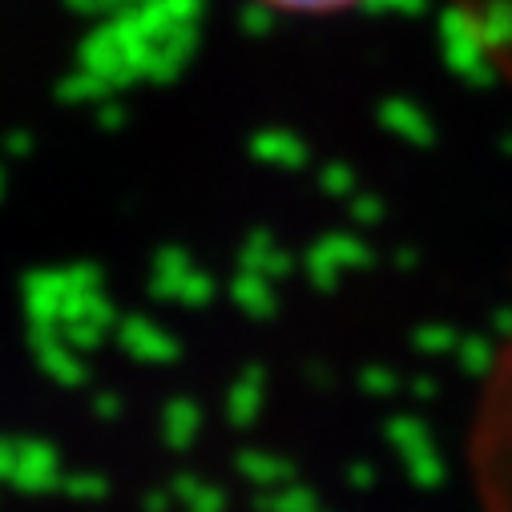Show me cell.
Listing matches in <instances>:
<instances>
[{
	"label": "cell",
	"mask_w": 512,
	"mask_h": 512,
	"mask_svg": "<svg viewBox=\"0 0 512 512\" xmlns=\"http://www.w3.org/2000/svg\"><path fill=\"white\" fill-rule=\"evenodd\" d=\"M472 476L484 512H512V343L500 351L476 408Z\"/></svg>",
	"instance_id": "1"
},
{
	"label": "cell",
	"mask_w": 512,
	"mask_h": 512,
	"mask_svg": "<svg viewBox=\"0 0 512 512\" xmlns=\"http://www.w3.org/2000/svg\"><path fill=\"white\" fill-rule=\"evenodd\" d=\"M267 9H279V13H291V17H335V13H347L363 0H259Z\"/></svg>",
	"instance_id": "2"
}]
</instances>
